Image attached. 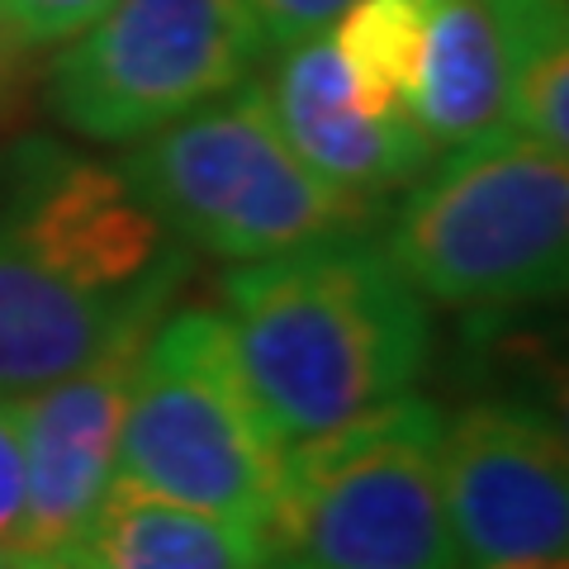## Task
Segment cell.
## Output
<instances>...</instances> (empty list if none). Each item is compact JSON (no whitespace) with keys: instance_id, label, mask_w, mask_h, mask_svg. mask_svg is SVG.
Listing matches in <instances>:
<instances>
[{"instance_id":"d6986e66","label":"cell","mask_w":569,"mask_h":569,"mask_svg":"<svg viewBox=\"0 0 569 569\" xmlns=\"http://www.w3.org/2000/svg\"><path fill=\"white\" fill-rule=\"evenodd\" d=\"M24 569H77L67 556H58V550H39V556H29L24 550Z\"/></svg>"},{"instance_id":"4fadbf2b","label":"cell","mask_w":569,"mask_h":569,"mask_svg":"<svg viewBox=\"0 0 569 569\" xmlns=\"http://www.w3.org/2000/svg\"><path fill=\"white\" fill-rule=\"evenodd\" d=\"M427 0H356L328 29L351 100L376 119H413Z\"/></svg>"},{"instance_id":"ac0fdd59","label":"cell","mask_w":569,"mask_h":569,"mask_svg":"<svg viewBox=\"0 0 569 569\" xmlns=\"http://www.w3.org/2000/svg\"><path fill=\"white\" fill-rule=\"evenodd\" d=\"M485 10L493 14L503 52L569 29V0H485Z\"/></svg>"},{"instance_id":"6da1fadb","label":"cell","mask_w":569,"mask_h":569,"mask_svg":"<svg viewBox=\"0 0 569 569\" xmlns=\"http://www.w3.org/2000/svg\"><path fill=\"white\" fill-rule=\"evenodd\" d=\"M190 271L114 167L24 142L0 181V399L71 376L152 328Z\"/></svg>"},{"instance_id":"3957f363","label":"cell","mask_w":569,"mask_h":569,"mask_svg":"<svg viewBox=\"0 0 569 569\" xmlns=\"http://www.w3.org/2000/svg\"><path fill=\"white\" fill-rule=\"evenodd\" d=\"M422 305L489 313L565 290L569 152L518 129L441 148L376 238Z\"/></svg>"},{"instance_id":"30bf717a","label":"cell","mask_w":569,"mask_h":569,"mask_svg":"<svg viewBox=\"0 0 569 569\" xmlns=\"http://www.w3.org/2000/svg\"><path fill=\"white\" fill-rule=\"evenodd\" d=\"M266 100L305 167L347 200L380 204L385 194L418 181L437 157L413 119H376L351 100L328 33L280 52Z\"/></svg>"},{"instance_id":"9c48e42d","label":"cell","mask_w":569,"mask_h":569,"mask_svg":"<svg viewBox=\"0 0 569 569\" xmlns=\"http://www.w3.org/2000/svg\"><path fill=\"white\" fill-rule=\"evenodd\" d=\"M148 332L152 328L123 332L119 342H110L71 376L14 399L24 451L20 550L29 556L71 546L104 489L114 485L123 408H129L133 366Z\"/></svg>"},{"instance_id":"277c9868","label":"cell","mask_w":569,"mask_h":569,"mask_svg":"<svg viewBox=\"0 0 569 569\" xmlns=\"http://www.w3.org/2000/svg\"><path fill=\"white\" fill-rule=\"evenodd\" d=\"M114 171L181 247L233 266L356 233L376 209L305 167L261 81H238L219 100L129 142Z\"/></svg>"},{"instance_id":"5b68a950","label":"cell","mask_w":569,"mask_h":569,"mask_svg":"<svg viewBox=\"0 0 569 569\" xmlns=\"http://www.w3.org/2000/svg\"><path fill=\"white\" fill-rule=\"evenodd\" d=\"M441 408L403 395L284 451L266 569H460L441 493Z\"/></svg>"},{"instance_id":"2e32d148","label":"cell","mask_w":569,"mask_h":569,"mask_svg":"<svg viewBox=\"0 0 569 569\" xmlns=\"http://www.w3.org/2000/svg\"><path fill=\"white\" fill-rule=\"evenodd\" d=\"M351 6L356 0H247V10H252V20L261 29V43L276 52L328 33Z\"/></svg>"},{"instance_id":"e0dca14e","label":"cell","mask_w":569,"mask_h":569,"mask_svg":"<svg viewBox=\"0 0 569 569\" xmlns=\"http://www.w3.org/2000/svg\"><path fill=\"white\" fill-rule=\"evenodd\" d=\"M24 527V451L14 399H0V546H20Z\"/></svg>"},{"instance_id":"8992f818","label":"cell","mask_w":569,"mask_h":569,"mask_svg":"<svg viewBox=\"0 0 569 569\" xmlns=\"http://www.w3.org/2000/svg\"><path fill=\"white\" fill-rule=\"evenodd\" d=\"M290 441L266 418L219 309H167L142 337L114 479L266 522Z\"/></svg>"},{"instance_id":"ffe728a7","label":"cell","mask_w":569,"mask_h":569,"mask_svg":"<svg viewBox=\"0 0 569 569\" xmlns=\"http://www.w3.org/2000/svg\"><path fill=\"white\" fill-rule=\"evenodd\" d=\"M0 569H24V550L20 546H0Z\"/></svg>"},{"instance_id":"44dd1931","label":"cell","mask_w":569,"mask_h":569,"mask_svg":"<svg viewBox=\"0 0 569 569\" xmlns=\"http://www.w3.org/2000/svg\"><path fill=\"white\" fill-rule=\"evenodd\" d=\"M493 569H569V560H550V565H493Z\"/></svg>"},{"instance_id":"7c38bea8","label":"cell","mask_w":569,"mask_h":569,"mask_svg":"<svg viewBox=\"0 0 569 569\" xmlns=\"http://www.w3.org/2000/svg\"><path fill=\"white\" fill-rule=\"evenodd\" d=\"M408 110L437 152L508 129V58L485 0H427L422 62Z\"/></svg>"},{"instance_id":"52a82bcc","label":"cell","mask_w":569,"mask_h":569,"mask_svg":"<svg viewBox=\"0 0 569 569\" xmlns=\"http://www.w3.org/2000/svg\"><path fill=\"white\" fill-rule=\"evenodd\" d=\"M247 0H110L62 43L48 110L91 142H138L233 91L261 62Z\"/></svg>"},{"instance_id":"ba28073f","label":"cell","mask_w":569,"mask_h":569,"mask_svg":"<svg viewBox=\"0 0 569 569\" xmlns=\"http://www.w3.org/2000/svg\"><path fill=\"white\" fill-rule=\"evenodd\" d=\"M441 493L460 569L569 560V441L546 408L475 399L441 418Z\"/></svg>"},{"instance_id":"8fae6325","label":"cell","mask_w":569,"mask_h":569,"mask_svg":"<svg viewBox=\"0 0 569 569\" xmlns=\"http://www.w3.org/2000/svg\"><path fill=\"white\" fill-rule=\"evenodd\" d=\"M58 556L77 569H266V541L257 522L114 479Z\"/></svg>"},{"instance_id":"5bb4252c","label":"cell","mask_w":569,"mask_h":569,"mask_svg":"<svg viewBox=\"0 0 569 569\" xmlns=\"http://www.w3.org/2000/svg\"><path fill=\"white\" fill-rule=\"evenodd\" d=\"M508 114L503 123L541 148L569 152V29L503 52Z\"/></svg>"},{"instance_id":"7a4b0ae2","label":"cell","mask_w":569,"mask_h":569,"mask_svg":"<svg viewBox=\"0 0 569 569\" xmlns=\"http://www.w3.org/2000/svg\"><path fill=\"white\" fill-rule=\"evenodd\" d=\"M219 313L290 447L413 395L432 351L427 305L366 228L238 261Z\"/></svg>"},{"instance_id":"9a60e30c","label":"cell","mask_w":569,"mask_h":569,"mask_svg":"<svg viewBox=\"0 0 569 569\" xmlns=\"http://www.w3.org/2000/svg\"><path fill=\"white\" fill-rule=\"evenodd\" d=\"M110 0H0V29L24 48H62Z\"/></svg>"}]
</instances>
